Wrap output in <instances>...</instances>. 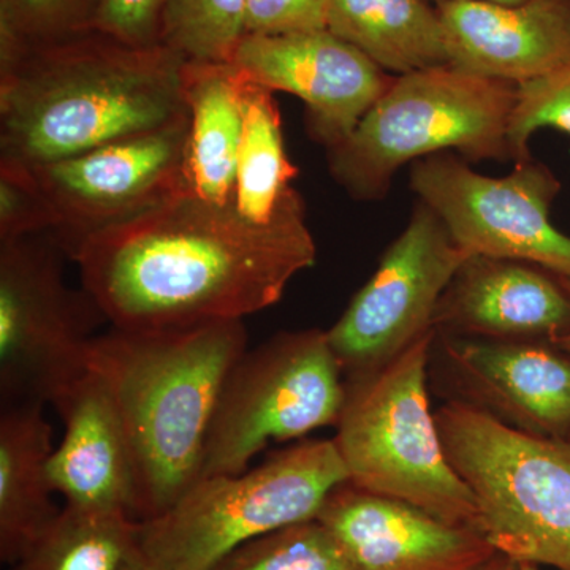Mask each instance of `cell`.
<instances>
[{
	"label": "cell",
	"mask_w": 570,
	"mask_h": 570,
	"mask_svg": "<svg viewBox=\"0 0 570 570\" xmlns=\"http://www.w3.org/2000/svg\"><path fill=\"white\" fill-rule=\"evenodd\" d=\"M542 129L570 135V61L538 80L517 86V102L509 126L513 163L532 157V135Z\"/></svg>",
	"instance_id": "27"
},
{
	"label": "cell",
	"mask_w": 570,
	"mask_h": 570,
	"mask_svg": "<svg viewBox=\"0 0 570 570\" xmlns=\"http://www.w3.org/2000/svg\"><path fill=\"white\" fill-rule=\"evenodd\" d=\"M52 230L47 202L24 165L0 163V243Z\"/></svg>",
	"instance_id": "28"
},
{
	"label": "cell",
	"mask_w": 570,
	"mask_h": 570,
	"mask_svg": "<svg viewBox=\"0 0 570 570\" xmlns=\"http://www.w3.org/2000/svg\"><path fill=\"white\" fill-rule=\"evenodd\" d=\"M480 570H520L519 562L510 560L504 554H494L493 558Z\"/></svg>",
	"instance_id": "31"
},
{
	"label": "cell",
	"mask_w": 570,
	"mask_h": 570,
	"mask_svg": "<svg viewBox=\"0 0 570 570\" xmlns=\"http://www.w3.org/2000/svg\"><path fill=\"white\" fill-rule=\"evenodd\" d=\"M344 401L346 377L326 330L277 333L246 351L228 373L202 478L238 474L269 444L336 426Z\"/></svg>",
	"instance_id": "8"
},
{
	"label": "cell",
	"mask_w": 570,
	"mask_h": 570,
	"mask_svg": "<svg viewBox=\"0 0 570 570\" xmlns=\"http://www.w3.org/2000/svg\"><path fill=\"white\" fill-rule=\"evenodd\" d=\"M246 36V0H164L160 45L186 61L234 62Z\"/></svg>",
	"instance_id": "24"
},
{
	"label": "cell",
	"mask_w": 570,
	"mask_h": 570,
	"mask_svg": "<svg viewBox=\"0 0 570 570\" xmlns=\"http://www.w3.org/2000/svg\"><path fill=\"white\" fill-rule=\"evenodd\" d=\"M436 332L373 373L346 379L333 438L348 482L479 531L474 494L450 464L430 403Z\"/></svg>",
	"instance_id": "5"
},
{
	"label": "cell",
	"mask_w": 570,
	"mask_h": 570,
	"mask_svg": "<svg viewBox=\"0 0 570 570\" xmlns=\"http://www.w3.org/2000/svg\"><path fill=\"white\" fill-rule=\"evenodd\" d=\"M326 29L396 77L450 66L438 7L428 0H326Z\"/></svg>",
	"instance_id": "21"
},
{
	"label": "cell",
	"mask_w": 570,
	"mask_h": 570,
	"mask_svg": "<svg viewBox=\"0 0 570 570\" xmlns=\"http://www.w3.org/2000/svg\"><path fill=\"white\" fill-rule=\"evenodd\" d=\"M245 80L234 62L186 61L183 66V96L189 112L186 189L217 205L235 204Z\"/></svg>",
	"instance_id": "19"
},
{
	"label": "cell",
	"mask_w": 570,
	"mask_h": 570,
	"mask_svg": "<svg viewBox=\"0 0 570 570\" xmlns=\"http://www.w3.org/2000/svg\"><path fill=\"white\" fill-rule=\"evenodd\" d=\"M517 85L441 66L397 75L346 140L326 149L330 174L352 198L384 200L396 171L434 154L468 163L512 160Z\"/></svg>",
	"instance_id": "4"
},
{
	"label": "cell",
	"mask_w": 570,
	"mask_h": 570,
	"mask_svg": "<svg viewBox=\"0 0 570 570\" xmlns=\"http://www.w3.org/2000/svg\"><path fill=\"white\" fill-rule=\"evenodd\" d=\"M184 62L97 31L22 48L0 61V163L37 167L178 121Z\"/></svg>",
	"instance_id": "2"
},
{
	"label": "cell",
	"mask_w": 570,
	"mask_h": 570,
	"mask_svg": "<svg viewBox=\"0 0 570 570\" xmlns=\"http://www.w3.org/2000/svg\"><path fill=\"white\" fill-rule=\"evenodd\" d=\"M164 0H99L92 31L132 47L160 45Z\"/></svg>",
	"instance_id": "29"
},
{
	"label": "cell",
	"mask_w": 570,
	"mask_h": 570,
	"mask_svg": "<svg viewBox=\"0 0 570 570\" xmlns=\"http://www.w3.org/2000/svg\"><path fill=\"white\" fill-rule=\"evenodd\" d=\"M132 570H159V569L154 568L153 564H149V562L145 560V561L140 562V564L135 566V568Z\"/></svg>",
	"instance_id": "34"
},
{
	"label": "cell",
	"mask_w": 570,
	"mask_h": 570,
	"mask_svg": "<svg viewBox=\"0 0 570 570\" xmlns=\"http://www.w3.org/2000/svg\"><path fill=\"white\" fill-rule=\"evenodd\" d=\"M234 63L255 85L303 100L311 137L325 149L346 140L396 77L328 29L246 36Z\"/></svg>",
	"instance_id": "14"
},
{
	"label": "cell",
	"mask_w": 570,
	"mask_h": 570,
	"mask_svg": "<svg viewBox=\"0 0 570 570\" xmlns=\"http://www.w3.org/2000/svg\"><path fill=\"white\" fill-rule=\"evenodd\" d=\"M41 403L2 404L0 414V560L13 564L61 513L48 461L52 428Z\"/></svg>",
	"instance_id": "20"
},
{
	"label": "cell",
	"mask_w": 570,
	"mask_h": 570,
	"mask_svg": "<svg viewBox=\"0 0 570 570\" xmlns=\"http://www.w3.org/2000/svg\"><path fill=\"white\" fill-rule=\"evenodd\" d=\"M61 249L31 238L0 243L2 404H51L86 370V347L105 321L63 283Z\"/></svg>",
	"instance_id": "9"
},
{
	"label": "cell",
	"mask_w": 570,
	"mask_h": 570,
	"mask_svg": "<svg viewBox=\"0 0 570 570\" xmlns=\"http://www.w3.org/2000/svg\"><path fill=\"white\" fill-rule=\"evenodd\" d=\"M433 328L469 340L557 343L570 335V295L542 266L469 255L439 299Z\"/></svg>",
	"instance_id": "16"
},
{
	"label": "cell",
	"mask_w": 570,
	"mask_h": 570,
	"mask_svg": "<svg viewBox=\"0 0 570 570\" xmlns=\"http://www.w3.org/2000/svg\"><path fill=\"white\" fill-rule=\"evenodd\" d=\"M436 422L497 553L570 570V434L534 436L455 401L438 409Z\"/></svg>",
	"instance_id": "6"
},
{
	"label": "cell",
	"mask_w": 570,
	"mask_h": 570,
	"mask_svg": "<svg viewBox=\"0 0 570 570\" xmlns=\"http://www.w3.org/2000/svg\"><path fill=\"white\" fill-rule=\"evenodd\" d=\"M428 2H434L439 6V3L450 2V0H428ZM485 2L509 3V6H512V3L527 2V0H485Z\"/></svg>",
	"instance_id": "33"
},
{
	"label": "cell",
	"mask_w": 570,
	"mask_h": 570,
	"mask_svg": "<svg viewBox=\"0 0 570 570\" xmlns=\"http://www.w3.org/2000/svg\"><path fill=\"white\" fill-rule=\"evenodd\" d=\"M213 570H356L346 549L317 519L253 540Z\"/></svg>",
	"instance_id": "25"
},
{
	"label": "cell",
	"mask_w": 570,
	"mask_h": 570,
	"mask_svg": "<svg viewBox=\"0 0 570 570\" xmlns=\"http://www.w3.org/2000/svg\"><path fill=\"white\" fill-rule=\"evenodd\" d=\"M326 29V0H246L247 36Z\"/></svg>",
	"instance_id": "30"
},
{
	"label": "cell",
	"mask_w": 570,
	"mask_h": 570,
	"mask_svg": "<svg viewBox=\"0 0 570 570\" xmlns=\"http://www.w3.org/2000/svg\"><path fill=\"white\" fill-rule=\"evenodd\" d=\"M51 406L61 419L63 434L48 461V478L63 505L126 513L137 520L129 439L99 374L86 366Z\"/></svg>",
	"instance_id": "18"
},
{
	"label": "cell",
	"mask_w": 570,
	"mask_h": 570,
	"mask_svg": "<svg viewBox=\"0 0 570 570\" xmlns=\"http://www.w3.org/2000/svg\"><path fill=\"white\" fill-rule=\"evenodd\" d=\"M145 560L140 521L63 505L10 570H132Z\"/></svg>",
	"instance_id": "22"
},
{
	"label": "cell",
	"mask_w": 570,
	"mask_h": 570,
	"mask_svg": "<svg viewBox=\"0 0 570 570\" xmlns=\"http://www.w3.org/2000/svg\"><path fill=\"white\" fill-rule=\"evenodd\" d=\"M347 480L333 439H303L238 474L198 479L170 509L140 521L142 554L159 570H213L255 539L317 519Z\"/></svg>",
	"instance_id": "7"
},
{
	"label": "cell",
	"mask_w": 570,
	"mask_h": 570,
	"mask_svg": "<svg viewBox=\"0 0 570 570\" xmlns=\"http://www.w3.org/2000/svg\"><path fill=\"white\" fill-rule=\"evenodd\" d=\"M557 277H558V279H560L562 287H564L566 291H568L569 295H570V276L557 275ZM554 344H557L558 347H561L562 351L569 352V354H570V335L560 337V340H558L557 343H554Z\"/></svg>",
	"instance_id": "32"
},
{
	"label": "cell",
	"mask_w": 570,
	"mask_h": 570,
	"mask_svg": "<svg viewBox=\"0 0 570 570\" xmlns=\"http://www.w3.org/2000/svg\"><path fill=\"white\" fill-rule=\"evenodd\" d=\"M430 379L438 395L534 436L570 434V354L550 341L438 335Z\"/></svg>",
	"instance_id": "13"
},
{
	"label": "cell",
	"mask_w": 570,
	"mask_h": 570,
	"mask_svg": "<svg viewBox=\"0 0 570 570\" xmlns=\"http://www.w3.org/2000/svg\"><path fill=\"white\" fill-rule=\"evenodd\" d=\"M317 520L346 549L356 570H480L497 554L474 528L344 482Z\"/></svg>",
	"instance_id": "15"
},
{
	"label": "cell",
	"mask_w": 570,
	"mask_h": 570,
	"mask_svg": "<svg viewBox=\"0 0 570 570\" xmlns=\"http://www.w3.org/2000/svg\"><path fill=\"white\" fill-rule=\"evenodd\" d=\"M468 257L438 214L417 202L374 275L326 330L344 377L373 373L436 332L439 299Z\"/></svg>",
	"instance_id": "11"
},
{
	"label": "cell",
	"mask_w": 570,
	"mask_h": 570,
	"mask_svg": "<svg viewBox=\"0 0 570 570\" xmlns=\"http://www.w3.org/2000/svg\"><path fill=\"white\" fill-rule=\"evenodd\" d=\"M99 0H0V59L92 31Z\"/></svg>",
	"instance_id": "26"
},
{
	"label": "cell",
	"mask_w": 570,
	"mask_h": 570,
	"mask_svg": "<svg viewBox=\"0 0 570 570\" xmlns=\"http://www.w3.org/2000/svg\"><path fill=\"white\" fill-rule=\"evenodd\" d=\"M273 94L247 78L243 85L235 206L255 223H269L276 216L298 176L285 151L283 119Z\"/></svg>",
	"instance_id": "23"
},
{
	"label": "cell",
	"mask_w": 570,
	"mask_h": 570,
	"mask_svg": "<svg viewBox=\"0 0 570 570\" xmlns=\"http://www.w3.org/2000/svg\"><path fill=\"white\" fill-rule=\"evenodd\" d=\"M409 184L468 255L512 258L570 276V236L550 220L561 183L549 165L530 157L491 178L460 154L441 153L412 164Z\"/></svg>",
	"instance_id": "10"
},
{
	"label": "cell",
	"mask_w": 570,
	"mask_h": 570,
	"mask_svg": "<svg viewBox=\"0 0 570 570\" xmlns=\"http://www.w3.org/2000/svg\"><path fill=\"white\" fill-rule=\"evenodd\" d=\"M520 570H539V568L532 564H520Z\"/></svg>",
	"instance_id": "35"
},
{
	"label": "cell",
	"mask_w": 570,
	"mask_h": 570,
	"mask_svg": "<svg viewBox=\"0 0 570 570\" xmlns=\"http://www.w3.org/2000/svg\"><path fill=\"white\" fill-rule=\"evenodd\" d=\"M189 112L92 151L28 167L52 217V239L71 255L82 239L187 194Z\"/></svg>",
	"instance_id": "12"
},
{
	"label": "cell",
	"mask_w": 570,
	"mask_h": 570,
	"mask_svg": "<svg viewBox=\"0 0 570 570\" xmlns=\"http://www.w3.org/2000/svg\"><path fill=\"white\" fill-rule=\"evenodd\" d=\"M247 351L245 321L137 332L110 326L89 341L132 452L137 520L171 508L202 478L225 381Z\"/></svg>",
	"instance_id": "3"
},
{
	"label": "cell",
	"mask_w": 570,
	"mask_h": 570,
	"mask_svg": "<svg viewBox=\"0 0 570 570\" xmlns=\"http://www.w3.org/2000/svg\"><path fill=\"white\" fill-rule=\"evenodd\" d=\"M70 258L110 326L159 332L245 321L276 305L316 264L317 247L295 189L269 223L183 194L89 235Z\"/></svg>",
	"instance_id": "1"
},
{
	"label": "cell",
	"mask_w": 570,
	"mask_h": 570,
	"mask_svg": "<svg viewBox=\"0 0 570 570\" xmlns=\"http://www.w3.org/2000/svg\"><path fill=\"white\" fill-rule=\"evenodd\" d=\"M436 7L450 66L519 86L570 61V0H450Z\"/></svg>",
	"instance_id": "17"
}]
</instances>
